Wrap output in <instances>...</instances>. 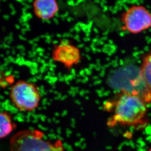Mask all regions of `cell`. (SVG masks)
Instances as JSON below:
<instances>
[{
	"label": "cell",
	"mask_w": 151,
	"mask_h": 151,
	"mask_svg": "<svg viewBox=\"0 0 151 151\" xmlns=\"http://www.w3.org/2000/svg\"><path fill=\"white\" fill-rule=\"evenodd\" d=\"M146 103L139 97L122 93L116 101L114 114L107 122L110 128L116 125L138 128L148 123Z\"/></svg>",
	"instance_id": "cell-1"
},
{
	"label": "cell",
	"mask_w": 151,
	"mask_h": 151,
	"mask_svg": "<svg viewBox=\"0 0 151 151\" xmlns=\"http://www.w3.org/2000/svg\"><path fill=\"white\" fill-rule=\"evenodd\" d=\"M10 151H64L61 140L52 141L45 138L38 130H25L13 135L10 141Z\"/></svg>",
	"instance_id": "cell-2"
},
{
	"label": "cell",
	"mask_w": 151,
	"mask_h": 151,
	"mask_svg": "<svg viewBox=\"0 0 151 151\" xmlns=\"http://www.w3.org/2000/svg\"><path fill=\"white\" fill-rule=\"evenodd\" d=\"M12 103L21 111L29 112L35 110L41 101V94L38 87L33 83L19 80L10 89Z\"/></svg>",
	"instance_id": "cell-3"
},
{
	"label": "cell",
	"mask_w": 151,
	"mask_h": 151,
	"mask_svg": "<svg viewBox=\"0 0 151 151\" xmlns=\"http://www.w3.org/2000/svg\"><path fill=\"white\" fill-rule=\"evenodd\" d=\"M122 21L128 32L137 34L151 27V14L143 6H132L123 15Z\"/></svg>",
	"instance_id": "cell-4"
},
{
	"label": "cell",
	"mask_w": 151,
	"mask_h": 151,
	"mask_svg": "<svg viewBox=\"0 0 151 151\" xmlns=\"http://www.w3.org/2000/svg\"><path fill=\"white\" fill-rule=\"evenodd\" d=\"M52 58L67 68H71L79 63L81 53L77 47L68 42H62L53 49Z\"/></svg>",
	"instance_id": "cell-5"
},
{
	"label": "cell",
	"mask_w": 151,
	"mask_h": 151,
	"mask_svg": "<svg viewBox=\"0 0 151 151\" xmlns=\"http://www.w3.org/2000/svg\"><path fill=\"white\" fill-rule=\"evenodd\" d=\"M33 12L35 16L42 20H50L59 11V4L55 0H36L33 1Z\"/></svg>",
	"instance_id": "cell-6"
},
{
	"label": "cell",
	"mask_w": 151,
	"mask_h": 151,
	"mask_svg": "<svg viewBox=\"0 0 151 151\" xmlns=\"http://www.w3.org/2000/svg\"><path fill=\"white\" fill-rule=\"evenodd\" d=\"M15 125L9 113L0 112V138H4L14 130Z\"/></svg>",
	"instance_id": "cell-7"
},
{
	"label": "cell",
	"mask_w": 151,
	"mask_h": 151,
	"mask_svg": "<svg viewBox=\"0 0 151 151\" xmlns=\"http://www.w3.org/2000/svg\"><path fill=\"white\" fill-rule=\"evenodd\" d=\"M140 70L143 79L151 90V52L144 58Z\"/></svg>",
	"instance_id": "cell-8"
},
{
	"label": "cell",
	"mask_w": 151,
	"mask_h": 151,
	"mask_svg": "<svg viewBox=\"0 0 151 151\" xmlns=\"http://www.w3.org/2000/svg\"><path fill=\"white\" fill-rule=\"evenodd\" d=\"M147 151H151V148L149 149V150Z\"/></svg>",
	"instance_id": "cell-9"
}]
</instances>
